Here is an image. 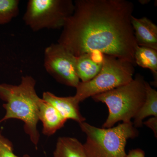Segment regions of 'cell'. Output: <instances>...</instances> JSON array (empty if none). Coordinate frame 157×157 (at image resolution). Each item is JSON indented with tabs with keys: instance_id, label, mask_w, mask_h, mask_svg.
Listing matches in <instances>:
<instances>
[{
	"instance_id": "cell-1",
	"label": "cell",
	"mask_w": 157,
	"mask_h": 157,
	"mask_svg": "<svg viewBox=\"0 0 157 157\" xmlns=\"http://www.w3.org/2000/svg\"><path fill=\"white\" fill-rule=\"evenodd\" d=\"M57 43L77 57L99 52L135 64L137 45L131 20L134 4L127 0H76Z\"/></svg>"
},
{
	"instance_id": "cell-2",
	"label": "cell",
	"mask_w": 157,
	"mask_h": 157,
	"mask_svg": "<svg viewBox=\"0 0 157 157\" xmlns=\"http://www.w3.org/2000/svg\"><path fill=\"white\" fill-rule=\"evenodd\" d=\"M36 84L35 79L29 76H22L17 85L0 84V98L6 102L3 105L6 110V115L0 120V123L10 119L23 121L25 132L37 147L40 139L37 124L41 98L36 92Z\"/></svg>"
},
{
	"instance_id": "cell-3",
	"label": "cell",
	"mask_w": 157,
	"mask_h": 157,
	"mask_svg": "<svg viewBox=\"0 0 157 157\" xmlns=\"http://www.w3.org/2000/svg\"><path fill=\"white\" fill-rule=\"evenodd\" d=\"M145 81L143 76L137 74L128 83L91 97L108 107L109 114L102 128H112L121 121L131 122L145 101Z\"/></svg>"
},
{
	"instance_id": "cell-4",
	"label": "cell",
	"mask_w": 157,
	"mask_h": 157,
	"mask_svg": "<svg viewBox=\"0 0 157 157\" xmlns=\"http://www.w3.org/2000/svg\"><path fill=\"white\" fill-rule=\"evenodd\" d=\"M78 124L86 135L83 145L88 157H125L127 141L139 135L132 121L108 128H98L85 122Z\"/></svg>"
},
{
	"instance_id": "cell-5",
	"label": "cell",
	"mask_w": 157,
	"mask_h": 157,
	"mask_svg": "<svg viewBox=\"0 0 157 157\" xmlns=\"http://www.w3.org/2000/svg\"><path fill=\"white\" fill-rule=\"evenodd\" d=\"M135 66L126 60L104 54L101 71L90 81L79 82L74 98L79 103L90 97L128 83L134 78Z\"/></svg>"
},
{
	"instance_id": "cell-6",
	"label": "cell",
	"mask_w": 157,
	"mask_h": 157,
	"mask_svg": "<svg viewBox=\"0 0 157 157\" xmlns=\"http://www.w3.org/2000/svg\"><path fill=\"white\" fill-rule=\"evenodd\" d=\"M72 0H29L23 20L34 32L63 29L73 14Z\"/></svg>"
},
{
	"instance_id": "cell-7",
	"label": "cell",
	"mask_w": 157,
	"mask_h": 157,
	"mask_svg": "<svg viewBox=\"0 0 157 157\" xmlns=\"http://www.w3.org/2000/svg\"><path fill=\"white\" fill-rule=\"evenodd\" d=\"M76 57L58 43H52L44 52V67L58 82L77 87L80 82L76 73Z\"/></svg>"
},
{
	"instance_id": "cell-8",
	"label": "cell",
	"mask_w": 157,
	"mask_h": 157,
	"mask_svg": "<svg viewBox=\"0 0 157 157\" xmlns=\"http://www.w3.org/2000/svg\"><path fill=\"white\" fill-rule=\"evenodd\" d=\"M42 99L53 106L67 120H73L78 124L86 121L80 112L79 103L74 96L59 97L50 92H45L43 93Z\"/></svg>"
},
{
	"instance_id": "cell-9",
	"label": "cell",
	"mask_w": 157,
	"mask_h": 157,
	"mask_svg": "<svg viewBox=\"0 0 157 157\" xmlns=\"http://www.w3.org/2000/svg\"><path fill=\"white\" fill-rule=\"evenodd\" d=\"M104 54L93 52L76 57V70L82 82L92 79L99 73L103 66Z\"/></svg>"
},
{
	"instance_id": "cell-10",
	"label": "cell",
	"mask_w": 157,
	"mask_h": 157,
	"mask_svg": "<svg viewBox=\"0 0 157 157\" xmlns=\"http://www.w3.org/2000/svg\"><path fill=\"white\" fill-rule=\"evenodd\" d=\"M131 22L137 45L157 50V26L154 23L146 17L133 15Z\"/></svg>"
},
{
	"instance_id": "cell-11",
	"label": "cell",
	"mask_w": 157,
	"mask_h": 157,
	"mask_svg": "<svg viewBox=\"0 0 157 157\" xmlns=\"http://www.w3.org/2000/svg\"><path fill=\"white\" fill-rule=\"evenodd\" d=\"M38 117L42 124V133L48 136L63 128L67 121L53 106L42 98L39 102Z\"/></svg>"
},
{
	"instance_id": "cell-12",
	"label": "cell",
	"mask_w": 157,
	"mask_h": 157,
	"mask_svg": "<svg viewBox=\"0 0 157 157\" xmlns=\"http://www.w3.org/2000/svg\"><path fill=\"white\" fill-rule=\"evenodd\" d=\"M146 98L138 112L134 117L133 125L135 128L143 126V120L147 117H157V92L145 81Z\"/></svg>"
},
{
	"instance_id": "cell-13",
	"label": "cell",
	"mask_w": 157,
	"mask_h": 157,
	"mask_svg": "<svg viewBox=\"0 0 157 157\" xmlns=\"http://www.w3.org/2000/svg\"><path fill=\"white\" fill-rule=\"evenodd\" d=\"M54 157H88L78 140L71 137H59L53 152Z\"/></svg>"
},
{
	"instance_id": "cell-14",
	"label": "cell",
	"mask_w": 157,
	"mask_h": 157,
	"mask_svg": "<svg viewBox=\"0 0 157 157\" xmlns=\"http://www.w3.org/2000/svg\"><path fill=\"white\" fill-rule=\"evenodd\" d=\"M135 64L141 67L149 69L157 81V50L143 46H137L135 52Z\"/></svg>"
},
{
	"instance_id": "cell-15",
	"label": "cell",
	"mask_w": 157,
	"mask_h": 157,
	"mask_svg": "<svg viewBox=\"0 0 157 157\" xmlns=\"http://www.w3.org/2000/svg\"><path fill=\"white\" fill-rule=\"evenodd\" d=\"M19 1L0 0V25L6 24L19 13Z\"/></svg>"
},
{
	"instance_id": "cell-16",
	"label": "cell",
	"mask_w": 157,
	"mask_h": 157,
	"mask_svg": "<svg viewBox=\"0 0 157 157\" xmlns=\"http://www.w3.org/2000/svg\"><path fill=\"white\" fill-rule=\"evenodd\" d=\"M0 157H21L13 152L12 143L7 138L0 134ZM21 157H30L28 155Z\"/></svg>"
},
{
	"instance_id": "cell-17",
	"label": "cell",
	"mask_w": 157,
	"mask_h": 157,
	"mask_svg": "<svg viewBox=\"0 0 157 157\" xmlns=\"http://www.w3.org/2000/svg\"><path fill=\"white\" fill-rule=\"evenodd\" d=\"M143 124L152 130L155 137H157V117H153L145 122H143Z\"/></svg>"
},
{
	"instance_id": "cell-18",
	"label": "cell",
	"mask_w": 157,
	"mask_h": 157,
	"mask_svg": "<svg viewBox=\"0 0 157 157\" xmlns=\"http://www.w3.org/2000/svg\"><path fill=\"white\" fill-rule=\"evenodd\" d=\"M125 157H145V152L140 148L129 151Z\"/></svg>"
}]
</instances>
